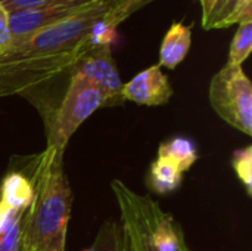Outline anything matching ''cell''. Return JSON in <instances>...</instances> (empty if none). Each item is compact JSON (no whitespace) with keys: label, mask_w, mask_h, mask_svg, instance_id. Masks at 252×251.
I'll return each instance as SVG.
<instances>
[{"label":"cell","mask_w":252,"mask_h":251,"mask_svg":"<svg viewBox=\"0 0 252 251\" xmlns=\"http://www.w3.org/2000/svg\"><path fill=\"white\" fill-rule=\"evenodd\" d=\"M109 7L102 1L59 24L12 38L0 55V99L27 96L62 75H71L93 46V27Z\"/></svg>","instance_id":"1"},{"label":"cell","mask_w":252,"mask_h":251,"mask_svg":"<svg viewBox=\"0 0 252 251\" xmlns=\"http://www.w3.org/2000/svg\"><path fill=\"white\" fill-rule=\"evenodd\" d=\"M63 152L46 148L18 167L32 186V200L22 219L24 251H65L72 191L63 170Z\"/></svg>","instance_id":"2"},{"label":"cell","mask_w":252,"mask_h":251,"mask_svg":"<svg viewBox=\"0 0 252 251\" xmlns=\"http://www.w3.org/2000/svg\"><path fill=\"white\" fill-rule=\"evenodd\" d=\"M105 107H108L105 93L80 74L71 72L59 105L41 114L47 139L46 148L65 151L78 127L94 111Z\"/></svg>","instance_id":"3"},{"label":"cell","mask_w":252,"mask_h":251,"mask_svg":"<svg viewBox=\"0 0 252 251\" xmlns=\"http://www.w3.org/2000/svg\"><path fill=\"white\" fill-rule=\"evenodd\" d=\"M208 98L216 114L242 132L252 135V84L242 67L224 65L210 83Z\"/></svg>","instance_id":"4"},{"label":"cell","mask_w":252,"mask_h":251,"mask_svg":"<svg viewBox=\"0 0 252 251\" xmlns=\"http://www.w3.org/2000/svg\"><path fill=\"white\" fill-rule=\"evenodd\" d=\"M71 72L80 74L97 86L108 99V107L121 105L123 81L112 56L111 46H92L75 64Z\"/></svg>","instance_id":"5"},{"label":"cell","mask_w":252,"mask_h":251,"mask_svg":"<svg viewBox=\"0 0 252 251\" xmlns=\"http://www.w3.org/2000/svg\"><path fill=\"white\" fill-rule=\"evenodd\" d=\"M94 4L97 3L87 4L81 1H68V3H61V4H49V6H43L37 9L9 12L12 38L22 37L34 31L43 30L46 27L59 24L86 9H90Z\"/></svg>","instance_id":"6"},{"label":"cell","mask_w":252,"mask_h":251,"mask_svg":"<svg viewBox=\"0 0 252 251\" xmlns=\"http://www.w3.org/2000/svg\"><path fill=\"white\" fill-rule=\"evenodd\" d=\"M170 80L158 64L137 72L131 80L123 84L121 98L137 105L159 107L170 102L173 96Z\"/></svg>","instance_id":"7"},{"label":"cell","mask_w":252,"mask_h":251,"mask_svg":"<svg viewBox=\"0 0 252 251\" xmlns=\"http://www.w3.org/2000/svg\"><path fill=\"white\" fill-rule=\"evenodd\" d=\"M192 44V25L174 22L165 33L159 47V67L177 68L185 61Z\"/></svg>","instance_id":"8"},{"label":"cell","mask_w":252,"mask_h":251,"mask_svg":"<svg viewBox=\"0 0 252 251\" xmlns=\"http://www.w3.org/2000/svg\"><path fill=\"white\" fill-rule=\"evenodd\" d=\"M0 200L12 210L27 212L32 200L30 179L19 169L10 167L0 182Z\"/></svg>","instance_id":"9"},{"label":"cell","mask_w":252,"mask_h":251,"mask_svg":"<svg viewBox=\"0 0 252 251\" xmlns=\"http://www.w3.org/2000/svg\"><path fill=\"white\" fill-rule=\"evenodd\" d=\"M158 157L171 161L183 173L188 172L198 161L199 154L192 139L185 136H176L164 142L158 148Z\"/></svg>","instance_id":"10"},{"label":"cell","mask_w":252,"mask_h":251,"mask_svg":"<svg viewBox=\"0 0 252 251\" xmlns=\"http://www.w3.org/2000/svg\"><path fill=\"white\" fill-rule=\"evenodd\" d=\"M146 182H148V186L154 192H157L159 195H167V194L176 191L182 185L183 173L171 161L158 157L151 164Z\"/></svg>","instance_id":"11"},{"label":"cell","mask_w":252,"mask_h":251,"mask_svg":"<svg viewBox=\"0 0 252 251\" xmlns=\"http://www.w3.org/2000/svg\"><path fill=\"white\" fill-rule=\"evenodd\" d=\"M92 247L94 251H131L123 225L115 220H108L100 226Z\"/></svg>","instance_id":"12"},{"label":"cell","mask_w":252,"mask_h":251,"mask_svg":"<svg viewBox=\"0 0 252 251\" xmlns=\"http://www.w3.org/2000/svg\"><path fill=\"white\" fill-rule=\"evenodd\" d=\"M118 207L121 213V225L128 237L131 251H157L154 244L151 243L148 232L145 231L143 225L136 219V216L126 207Z\"/></svg>","instance_id":"13"},{"label":"cell","mask_w":252,"mask_h":251,"mask_svg":"<svg viewBox=\"0 0 252 251\" xmlns=\"http://www.w3.org/2000/svg\"><path fill=\"white\" fill-rule=\"evenodd\" d=\"M252 50V21L239 24L229 49L227 65L242 67Z\"/></svg>","instance_id":"14"},{"label":"cell","mask_w":252,"mask_h":251,"mask_svg":"<svg viewBox=\"0 0 252 251\" xmlns=\"http://www.w3.org/2000/svg\"><path fill=\"white\" fill-rule=\"evenodd\" d=\"M152 1H155V0H121L106 12V15L103 16V21L111 28L117 30L118 25H121L126 19H128L134 12L151 4Z\"/></svg>","instance_id":"15"},{"label":"cell","mask_w":252,"mask_h":251,"mask_svg":"<svg viewBox=\"0 0 252 251\" xmlns=\"http://www.w3.org/2000/svg\"><path fill=\"white\" fill-rule=\"evenodd\" d=\"M233 170L241 180V183L245 186L247 194L252 195V146H247L242 149L235 151L232 158Z\"/></svg>","instance_id":"16"},{"label":"cell","mask_w":252,"mask_h":251,"mask_svg":"<svg viewBox=\"0 0 252 251\" xmlns=\"http://www.w3.org/2000/svg\"><path fill=\"white\" fill-rule=\"evenodd\" d=\"M68 1H81V3L93 4V3H100L103 0H0V4H3L9 12H15V10H25V9H37L49 4H61Z\"/></svg>","instance_id":"17"},{"label":"cell","mask_w":252,"mask_h":251,"mask_svg":"<svg viewBox=\"0 0 252 251\" xmlns=\"http://www.w3.org/2000/svg\"><path fill=\"white\" fill-rule=\"evenodd\" d=\"M24 219V217H22ZM22 219L10 226L6 232L0 234V251H24L22 250Z\"/></svg>","instance_id":"18"},{"label":"cell","mask_w":252,"mask_h":251,"mask_svg":"<svg viewBox=\"0 0 252 251\" xmlns=\"http://www.w3.org/2000/svg\"><path fill=\"white\" fill-rule=\"evenodd\" d=\"M241 0H217L216 1V6L213 9V13H211V18L210 21L207 22V25L204 27L205 30H213L217 27L219 22H221L239 3Z\"/></svg>","instance_id":"19"},{"label":"cell","mask_w":252,"mask_h":251,"mask_svg":"<svg viewBox=\"0 0 252 251\" xmlns=\"http://www.w3.org/2000/svg\"><path fill=\"white\" fill-rule=\"evenodd\" d=\"M12 41V31H10V19L9 10L0 4V55H3Z\"/></svg>","instance_id":"20"},{"label":"cell","mask_w":252,"mask_h":251,"mask_svg":"<svg viewBox=\"0 0 252 251\" xmlns=\"http://www.w3.org/2000/svg\"><path fill=\"white\" fill-rule=\"evenodd\" d=\"M216 1H217V0H199V3H201V10H202V27H205L207 22L210 21L211 13H213V9H214V6H216Z\"/></svg>","instance_id":"21"},{"label":"cell","mask_w":252,"mask_h":251,"mask_svg":"<svg viewBox=\"0 0 252 251\" xmlns=\"http://www.w3.org/2000/svg\"><path fill=\"white\" fill-rule=\"evenodd\" d=\"M118 1H121V0H103V3H105L109 9H111V7H114Z\"/></svg>","instance_id":"22"}]
</instances>
